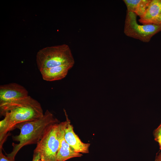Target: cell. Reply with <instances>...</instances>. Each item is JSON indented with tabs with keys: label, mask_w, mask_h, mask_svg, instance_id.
<instances>
[{
	"label": "cell",
	"mask_w": 161,
	"mask_h": 161,
	"mask_svg": "<svg viewBox=\"0 0 161 161\" xmlns=\"http://www.w3.org/2000/svg\"><path fill=\"white\" fill-rule=\"evenodd\" d=\"M28 92L22 86L13 83L0 86V106L28 96Z\"/></svg>",
	"instance_id": "cell-6"
},
{
	"label": "cell",
	"mask_w": 161,
	"mask_h": 161,
	"mask_svg": "<svg viewBox=\"0 0 161 161\" xmlns=\"http://www.w3.org/2000/svg\"><path fill=\"white\" fill-rule=\"evenodd\" d=\"M155 140L158 142L160 146V148L161 149V135L155 138Z\"/></svg>",
	"instance_id": "cell-15"
},
{
	"label": "cell",
	"mask_w": 161,
	"mask_h": 161,
	"mask_svg": "<svg viewBox=\"0 0 161 161\" xmlns=\"http://www.w3.org/2000/svg\"><path fill=\"white\" fill-rule=\"evenodd\" d=\"M82 155V154L75 152L66 142L64 137V129L59 149L56 155V161H65L71 158L80 157Z\"/></svg>",
	"instance_id": "cell-9"
},
{
	"label": "cell",
	"mask_w": 161,
	"mask_h": 161,
	"mask_svg": "<svg viewBox=\"0 0 161 161\" xmlns=\"http://www.w3.org/2000/svg\"><path fill=\"white\" fill-rule=\"evenodd\" d=\"M154 138L161 135V124L154 131Z\"/></svg>",
	"instance_id": "cell-14"
},
{
	"label": "cell",
	"mask_w": 161,
	"mask_h": 161,
	"mask_svg": "<svg viewBox=\"0 0 161 161\" xmlns=\"http://www.w3.org/2000/svg\"><path fill=\"white\" fill-rule=\"evenodd\" d=\"M149 24H154L157 25H161V14L150 22Z\"/></svg>",
	"instance_id": "cell-13"
},
{
	"label": "cell",
	"mask_w": 161,
	"mask_h": 161,
	"mask_svg": "<svg viewBox=\"0 0 161 161\" xmlns=\"http://www.w3.org/2000/svg\"><path fill=\"white\" fill-rule=\"evenodd\" d=\"M66 120L65 121L64 137L66 142L76 152L88 153L90 146L89 143L82 142L74 131L73 127L71 124L66 110L64 109Z\"/></svg>",
	"instance_id": "cell-7"
},
{
	"label": "cell",
	"mask_w": 161,
	"mask_h": 161,
	"mask_svg": "<svg viewBox=\"0 0 161 161\" xmlns=\"http://www.w3.org/2000/svg\"><path fill=\"white\" fill-rule=\"evenodd\" d=\"M160 14L161 0H151L145 13L138 20L142 24H148Z\"/></svg>",
	"instance_id": "cell-10"
},
{
	"label": "cell",
	"mask_w": 161,
	"mask_h": 161,
	"mask_svg": "<svg viewBox=\"0 0 161 161\" xmlns=\"http://www.w3.org/2000/svg\"><path fill=\"white\" fill-rule=\"evenodd\" d=\"M137 16L134 13L126 11L124 33L127 36L148 42L153 36L161 31V25L139 24L137 21Z\"/></svg>",
	"instance_id": "cell-5"
},
{
	"label": "cell",
	"mask_w": 161,
	"mask_h": 161,
	"mask_svg": "<svg viewBox=\"0 0 161 161\" xmlns=\"http://www.w3.org/2000/svg\"><path fill=\"white\" fill-rule=\"evenodd\" d=\"M151 0H124L129 12L135 13L140 18L145 13Z\"/></svg>",
	"instance_id": "cell-11"
},
{
	"label": "cell",
	"mask_w": 161,
	"mask_h": 161,
	"mask_svg": "<svg viewBox=\"0 0 161 161\" xmlns=\"http://www.w3.org/2000/svg\"><path fill=\"white\" fill-rule=\"evenodd\" d=\"M32 161H44L41 160L40 159H39L38 158V157L36 156H33Z\"/></svg>",
	"instance_id": "cell-17"
},
{
	"label": "cell",
	"mask_w": 161,
	"mask_h": 161,
	"mask_svg": "<svg viewBox=\"0 0 161 161\" xmlns=\"http://www.w3.org/2000/svg\"><path fill=\"white\" fill-rule=\"evenodd\" d=\"M64 124V121L54 124L49 127L37 143L34 156L44 161H56Z\"/></svg>",
	"instance_id": "cell-3"
},
{
	"label": "cell",
	"mask_w": 161,
	"mask_h": 161,
	"mask_svg": "<svg viewBox=\"0 0 161 161\" xmlns=\"http://www.w3.org/2000/svg\"><path fill=\"white\" fill-rule=\"evenodd\" d=\"M0 149L9 136L10 131L19 123L38 120L44 115L40 103L29 96L0 106Z\"/></svg>",
	"instance_id": "cell-1"
},
{
	"label": "cell",
	"mask_w": 161,
	"mask_h": 161,
	"mask_svg": "<svg viewBox=\"0 0 161 161\" xmlns=\"http://www.w3.org/2000/svg\"><path fill=\"white\" fill-rule=\"evenodd\" d=\"M59 123L48 110H47L42 117L35 120L29 121L17 124L15 127L19 129L18 135L12 137L13 141L18 142L13 143L12 151L6 155L15 160V157L19 151L24 146L37 144L49 127L51 125Z\"/></svg>",
	"instance_id": "cell-2"
},
{
	"label": "cell",
	"mask_w": 161,
	"mask_h": 161,
	"mask_svg": "<svg viewBox=\"0 0 161 161\" xmlns=\"http://www.w3.org/2000/svg\"><path fill=\"white\" fill-rule=\"evenodd\" d=\"M73 66L63 65L40 71L43 79L46 81H51L61 80L67 75L68 72Z\"/></svg>",
	"instance_id": "cell-8"
},
{
	"label": "cell",
	"mask_w": 161,
	"mask_h": 161,
	"mask_svg": "<svg viewBox=\"0 0 161 161\" xmlns=\"http://www.w3.org/2000/svg\"><path fill=\"white\" fill-rule=\"evenodd\" d=\"M36 61L39 71L63 65L73 66L75 60L69 46L62 44L47 47L37 52Z\"/></svg>",
	"instance_id": "cell-4"
},
{
	"label": "cell",
	"mask_w": 161,
	"mask_h": 161,
	"mask_svg": "<svg viewBox=\"0 0 161 161\" xmlns=\"http://www.w3.org/2000/svg\"><path fill=\"white\" fill-rule=\"evenodd\" d=\"M0 161H15V160L4 154L2 149H0Z\"/></svg>",
	"instance_id": "cell-12"
},
{
	"label": "cell",
	"mask_w": 161,
	"mask_h": 161,
	"mask_svg": "<svg viewBox=\"0 0 161 161\" xmlns=\"http://www.w3.org/2000/svg\"><path fill=\"white\" fill-rule=\"evenodd\" d=\"M155 161H161V152L156 156Z\"/></svg>",
	"instance_id": "cell-16"
}]
</instances>
